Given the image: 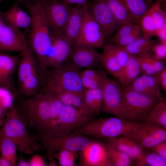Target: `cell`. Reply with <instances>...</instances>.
I'll return each mask as SVG.
<instances>
[{
	"label": "cell",
	"mask_w": 166,
	"mask_h": 166,
	"mask_svg": "<svg viewBox=\"0 0 166 166\" xmlns=\"http://www.w3.org/2000/svg\"><path fill=\"white\" fill-rule=\"evenodd\" d=\"M26 6L31 18L28 47L44 69L52 43L53 33L45 17L41 0Z\"/></svg>",
	"instance_id": "1"
},
{
	"label": "cell",
	"mask_w": 166,
	"mask_h": 166,
	"mask_svg": "<svg viewBox=\"0 0 166 166\" xmlns=\"http://www.w3.org/2000/svg\"><path fill=\"white\" fill-rule=\"evenodd\" d=\"M80 71L69 61L46 71L42 90L52 95L69 92L83 96L85 89L81 79Z\"/></svg>",
	"instance_id": "2"
},
{
	"label": "cell",
	"mask_w": 166,
	"mask_h": 166,
	"mask_svg": "<svg viewBox=\"0 0 166 166\" xmlns=\"http://www.w3.org/2000/svg\"><path fill=\"white\" fill-rule=\"evenodd\" d=\"M5 116L0 133L11 139L18 150L29 155L44 149L38 141L37 137L29 134L24 120L14 106L8 110Z\"/></svg>",
	"instance_id": "3"
},
{
	"label": "cell",
	"mask_w": 166,
	"mask_h": 166,
	"mask_svg": "<svg viewBox=\"0 0 166 166\" xmlns=\"http://www.w3.org/2000/svg\"><path fill=\"white\" fill-rule=\"evenodd\" d=\"M18 65V81L20 93L29 97L40 92L47 70L40 65L29 47L21 53Z\"/></svg>",
	"instance_id": "4"
},
{
	"label": "cell",
	"mask_w": 166,
	"mask_h": 166,
	"mask_svg": "<svg viewBox=\"0 0 166 166\" xmlns=\"http://www.w3.org/2000/svg\"><path fill=\"white\" fill-rule=\"evenodd\" d=\"M23 100L20 110L26 117L29 126L36 130L39 136L45 135L50 120V106L48 94L41 90Z\"/></svg>",
	"instance_id": "5"
},
{
	"label": "cell",
	"mask_w": 166,
	"mask_h": 166,
	"mask_svg": "<svg viewBox=\"0 0 166 166\" xmlns=\"http://www.w3.org/2000/svg\"><path fill=\"white\" fill-rule=\"evenodd\" d=\"M136 124L114 116L91 120L73 131L88 137L97 138L128 136L132 133Z\"/></svg>",
	"instance_id": "6"
},
{
	"label": "cell",
	"mask_w": 166,
	"mask_h": 166,
	"mask_svg": "<svg viewBox=\"0 0 166 166\" xmlns=\"http://www.w3.org/2000/svg\"><path fill=\"white\" fill-rule=\"evenodd\" d=\"M162 98L140 93L127 86L123 87L121 118L135 123L145 121L154 105Z\"/></svg>",
	"instance_id": "7"
},
{
	"label": "cell",
	"mask_w": 166,
	"mask_h": 166,
	"mask_svg": "<svg viewBox=\"0 0 166 166\" xmlns=\"http://www.w3.org/2000/svg\"><path fill=\"white\" fill-rule=\"evenodd\" d=\"M37 138L46 151L49 164L55 163L53 154L61 149H67L78 152L83 150L93 140L76 131L56 136H39Z\"/></svg>",
	"instance_id": "8"
},
{
	"label": "cell",
	"mask_w": 166,
	"mask_h": 166,
	"mask_svg": "<svg viewBox=\"0 0 166 166\" xmlns=\"http://www.w3.org/2000/svg\"><path fill=\"white\" fill-rule=\"evenodd\" d=\"M100 88L102 96L101 112L121 118L122 87L103 71Z\"/></svg>",
	"instance_id": "9"
},
{
	"label": "cell",
	"mask_w": 166,
	"mask_h": 166,
	"mask_svg": "<svg viewBox=\"0 0 166 166\" xmlns=\"http://www.w3.org/2000/svg\"><path fill=\"white\" fill-rule=\"evenodd\" d=\"M143 149L152 147L166 140V130L153 123L144 121L136 123L132 131L128 136Z\"/></svg>",
	"instance_id": "10"
},
{
	"label": "cell",
	"mask_w": 166,
	"mask_h": 166,
	"mask_svg": "<svg viewBox=\"0 0 166 166\" xmlns=\"http://www.w3.org/2000/svg\"><path fill=\"white\" fill-rule=\"evenodd\" d=\"M41 2L53 33L64 35L70 9L67 5L59 0H41Z\"/></svg>",
	"instance_id": "11"
},
{
	"label": "cell",
	"mask_w": 166,
	"mask_h": 166,
	"mask_svg": "<svg viewBox=\"0 0 166 166\" xmlns=\"http://www.w3.org/2000/svg\"><path fill=\"white\" fill-rule=\"evenodd\" d=\"M105 38L100 27L89 13L87 5L82 25L73 44L100 48L103 46Z\"/></svg>",
	"instance_id": "12"
},
{
	"label": "cell",
	"mask_w": 166,
	"mask_h": 166,
	"mask_svg": "<svg viewBox=\"0 0 166 166\" xmlns=\"http://www.w3.org/2000/svg\"><path fill=\"white\" fill-rule=\"evenodd\" d=\"M87 6L89 13L100 27L105 38L117 30L121 24L104 0H93Z\"/></svg>",
	"instance_id": "13"
},
{
	"label": "cell",
	"mask_w": 166,
	"mask_h": 166,
	"mask_svg": "<svg viewBox=\"0 0 166 166\" xmlns=\"http://www.w3.org/2000/svg\"><path fill=\"white\" fill-rule=\"evenodd\" d=\"M162 0H157L140 18L139 22L143 37L151 38L166 26V15L161 7Z\"/></svg>",
	"instance_id": "14"
},
{
	"label": "cell",
	"mask_w": 166,
	"mask_h": 166,
	"mask_svg": "<svg viewBox=\"0 0 166 166\" xmlns=\"http://www.w3.org/2000/svg\"><path fill=\"white\" fill-rule=\"evenodd\" d=\"M91 120V117L72 107L63 105L57 118L56 134L54 136L70 133Z\"/></svg>",
	"instance_id": "15"
},
{
	"label": "cell",
	"mask_w": 166,
	"mask_h": 166,
	"mask_svg": "<svg viewBox=\"0 0 166 166\" xmlns=\"http://www.w3.org/2000/svg\"><path fill=\"white\" fill-rule=\"evenodd\" d=\"M53 35L52 44L44 65L46 70L59 66L67 62L73 45L67 41L63 34Z\"/></svg>",
	"instance_id": "16"
},
{
	"label": "cell",
	"mask_w": 166,
	"mask_h": 166,
	"mask_svg": "<svg viewBox=\"0 0 166 166\" xmlns=\"http://www.w3.org/2000/svg\"><path fill=\"white\" fill-rule=\"evenodd\" d=\"M28 47V38L20 29L5 23L0 34V52L21 53Z\"/></svg>",
	"instance_id": "17"
},
{
	"label": "cell",
	"mask_w": 166,
	"mask_h": 166,
	"mask_svg": "<svg viewBox=\"0 0 166 166\" xmlns=\"http://www.w3.org/2000/svg\"><path fill=\"white\" fill-rule=\"evenodd\" d=\"M79 163L82 166H112L105 144L93 140L79 152Z\"/></svg>",
	"instance_id": "18"
},
{
	"label": "cell",
	"mask_w": 166,
	"mask_h": 166,
	"mask_svg": "<svg viewBox=\"0 0 166 166\" xmlns=\"http://www.w3.org/2000/svg\"><path fill=\"white\" fill-rule=\"evenodd\" d=\"M92 47L73 44L69 56V62L80 68H92L100 63L101 54Z\"/></svg>",
	"instance_id": "19"
},
{
	"label": "cell",
	"mask_w": 166,
	"mask_h": 166,
	"mask_svg": "<svg viewBox=\"0 0 166 166\" xmlns=\"http://www.w3.org/2000/svg\"><path fill=\"white\" fill-rule=\"evenodd\" d=\"M87 5H76L69 9L64 36L67 41L73 45L82 25L85 8Z\"/></svg>",
	"instance_id": "20"
},
{
	"label": "cell",
	"mask_w": 166,
	"mask_h": 166,
	"mask_svg": "<svg viewBox=\"0 0 166 166\" xmlns=\"http://www.w3.org/2000/svg\"><path fill=\"white\" fill-rule=\"evenodd\" d=\"M160 85L158 74H141L126 86L140 93L161 98L163 97L160 89Z\"/></svg>",
	"instance_id": "21"
},
{
	"label": "cell",
	"mask_w": 166,
	"mask_h": 166,
	"mask_svg": "<svg viewBox=\"0 0 166 166\" xmlns=\"http://www.w3.org/2000/svg\"><path fill=\"white\" fill-rule=\"evenodd\" d=\"M1 13L5 22L21 29L30 28L31 18L29 13L22 9L18 2L14 3L6 11Z\"/></svg>",
	"instance_id": "22"
},
{
	"label": "cell",
	"mask_w": 166,
	"mask_h": 166,
	"mask_svg": "<svg viewBox=\"0 0 166 166\" xmlns=\"http://www.w3.org/2000/svg\"><path fill=\"white\" fill-rule=\"evenodd\" d=\"M107 143L123 152L136 162L144 153V149L135 141L126 136L107 138Z\"/></svg>",
	"instance_id": "23"
},
{
	"label": "cell",
	"mask_w": 166,
	"mask_h": 166,
	"mask_svg": "<svg viewBox=\"0 0 166 166\" xmlns=\"http://www.w3.org/2000/svg\"><path fill=\"white\" fill-rule=\"evenodd\" d=\"M20 56L0 53V84L10 90V78L18 65Z\"/></svg>",
	"instance_id": "24"
},
{
	"label": "cell",
	"mask_w": 166,
	"mask_h": 166,
	"mask_svg": "<svg viewBox=\"0 0 166 166\" xmlns=\"http://www.w3.org/2000/svg\"><path fill=\"white\" fill-rule=\"evenodd\" d=\"M53 95L58 98L64 105L72 107L89 117H92L93 116L85 105L83 96L69 92H61Z\"/></svg>",
	"instance_id": "25"
},
{
	"label": "cell",
	"mask_w": 166,
	"mask_h": 166,
	"mask_svg": "<svg viewBox=\"0 0 166 166\" xmlns=\"http://www.w3.org/2000/svg\"><path fill=\"white\" fill-rule=\"evenodd\" d=\"M141 73L138 58L131 55L117 78L123 87L129 85Z\"/></svg>",
	"instance_id": "26"
},
{
	"label": "cell",
	"mask_w": 166,
	"mask_h": 166,
	"mask_svg": "<svg viewBox=\"0 0 166 166\" xmlns=\"http://www.w3.org/2000/svg\"><path fill=\"white\" fill-rule=\"evenodd\" d=\"M155 43L151 38L140 36L131 43L123 47L131 55L141 57L151 55L152 48Z\"/></svg>",
	"instance_id": "27"
},
{
	"label": "cell",
	"mask_w": 166,
	"mask_h": 166,
	"mask_svg": "<svg viewBox=\"0 0 166 166\" xmlns=\"http://www.w3.org/2000/svg\"><path fill=\"white\" fill-rule=\"evenodd\" d=\"M83 98L86 106L93 115L100 114L102 106V96L100 88L85 89Z\"/></svg>",
	"instance_id": "28"
},
{
	"label": "cell",
	"mask_w": 166,
	"mask_h": 166,
	"mask_svg": "<svg viewBox=\"0 0 166 166\" xmlns=\"http://www.w3.org/2000/svg\"><path fill=\"white\" fill-rule=\"evenodd\" d=\"M145 121L166 129V102L164 99L159 100L154 105Z\"/></svg>",
	"instance_id": "29"
},
{
	"label": "cell",
	"mask_w": 166,
	"mask_h": 166,
	"mask_svg": "<svg viewBox=\"0 0 166 166\" xmlns=\"http://www.w3.org/2000/svg\"><path fill=\"white\" fill-rule=\"evenodd\" d=\"M103 48L101 54L100 63L108 73L117 78L122 68L113 54L105 46Z\"/></svg>",
	"instance_id": "30"
},
{
	"label": "cell",
	"mask_w": 166,
	"mask_h": 166,
	"mask_svg": "<svg viewBox=\"0 0 166 166\" xmlns=\"http://www.w3.org/2000/svg\"><path fill=\"white\" fill-rule=\"evenodd\" d=\"M17 146L10 138L0 133L1 156L7 160L12 166L17 165Z\"/></svg>",
	"instance_id": "31"
},
{
	"label": "cell",
	"mask_w": 166,
	"mask_h": 166,
	"mask_svg": "<svg viewBox=\"0 0 166 166\" xmlns=\"http://www.w3.org/2000/svg\"><path fill=\"white\" fill-rule=\"evenodd\" d=\"M132 19L139 24L142 17L148 10L149 6L148 2L144 0H122Z\"/></svg>",
	"instance_id": "32"
},
{
	"label": "cell",
	"mask_w": 166,
	"mask_h": 166,
	"mask_svg": "<svg viewBox=\"0 0 166 166\" xmlns=\"http://www.w3.org/2000/svg\"><path fill=\"white\" fill-rule=\"evenodd\" d=\"M104 0L121 24L128 22H134L122 0Z\"/></svg>",
	"instance_id": "33"
},
{
	"label": "cell",
	"mask_w": 166,
	"mask_h": 166,
	"mask_svg": "<svg viewBox=\"0 0 166 166\" xmlns=\"http://www.w3.org/2000/svg\"><path fill=\"white\" fill-rule=\"evenodd\" d=\"M105 145L112 166H130L132 164V160L126 154L107 142Z\"/></svg>",
	"instance_id": "34"
},
{
	"label": "cell",
	"mask_w": 166,
	"mask_h": 166,
	"mask_svg": "<svg viewBox=\"0 0 166 166\" xmlns=\"http://www.w3.org/2000/svg\"><path fill=\"white\" fill-rule=\"evenodd\" d=\"M77 152L67 149H61L53 154L60 166H74Z\"/></svg>",
	"instance_id": "35"
},
{
	"label": "cell",
	"mask_w": 166,
	"mask_h": 166,
	"mask_svg": "<svg viewBox=\"0 0 166 166\" xmlns=\"http://www.w3.org/2000/svg\"><path fill=\"white\" fill-rule=\"evenodd\" d=\"M136 163L137 165L139 166L146 165L151 166H166V160L153 152L147 153L144 152Z\"/></svg>",
	"instance_id": "36"
},
{
	"label": "cell",
	"mask_w": 166,
	"mask_h": 166,
	"mask_svg": "<svg viewBox=\"0 0 166 166\" xmlns=\"http://www.w3.org/2000/svg\"><path fill=\"white\" fill-rule=\"evenodd\" d=\"M114 55L122 69L127 63L131 55L123 47L111 43L105 45Z\"/></svg>",
	"instance_id": "37"
},
{
	"label": "cell",
	"mask_w": 166,
	"mask_h": 166,
	"mask_svg": "<svg viewBox=\"0 0 166 166\" xmlns=\"http://www.w3.org/2000/svg\"><path fill=\"white\" fill-rule=\"evenodd\" d=\"M139 26V24L133 22H128L121 24L116 34L110 39V43H112L117 39L130 34Z\"/></svg>",
	"instance_id": "38"
},
{
	"label": "cell",
	"mask_w": 166,
	"mask_h": 166,
	"mask_svg": "<svg viewBox=\"0 0 166 166\" xmlns=\"http://www.w3.org/2000/svg\"><path fill=\"white\" fill-rule=\"evenodd\" d=\"M14 98L10 90L0 86V102L6 111L14 106Z\"/></svg>",
	"instance_id": "39"
},
{
	"label": "cell",
	"mask_w": 166,
	"mask_h": 166,
	"mask_svg": "<svg viewBox=\"0 0 166 166\" xmlns=\"http://www.w3.org/2000/svg\"><path fill=\"white\" fill-rule=\"evenodd\" d=\"M141 32V30L139 26L130 34L118 39L111 44L121 46L125 47L131 43L140 36Z\"/></svg>",
	"instance_id": "40"
},
{
	"label": "cell",
	"mask_w": 166,
	"mask_h": 166,
	"mask_svg": "<svg viewBox=\"0 0 166 166\" xmlns=\"http://www.w3.org/2000/svg\"><path fill=\"white\" fill-rule=\"evenodd\" d=\"M151 55L154 58L160 61L166 58V43H155L151 50Z\"/></svg>",
	"instance_id": "41"
},
{
	"label": "cell",
	"mask_w": 166,
	"mask_h": 166,
	"mask_svg": "<svg viewBox=\"0 0 166 166\" xmlns=\"http://www.w3.org/2000/svg\"><path fill=\"white\" fill-rule=\"evenodd\" d=\"M80 77L82 85L85 89H94L100 88L102 80L99 81L81 75Z\"/></svg>",
	"instance_id": "42"
},
{
	"label": "cell",
	"mask_w": 166,
	"mask_h": 166,
	"mask_svg": "<svg viewBox=\"0 0 166 166\" xmlns=\"http://www.w3.org/2000/svg\"><path fill=\"white\" fill-rule=\"evenodd\" d=\"M150 149L153 152L166 160V140L157 144Z\"/></svg>",
	"instance_id": "43"
},
{
	"label": "cell",
	"mask_w": 166,
	"mask_h": 166,
	"mask_svg": "<svg viewBox=\"0 0 166 166\" xmlns=\"http://www.w3.org/2000/svg\"><path fill=\"white\" fill-rule=\"evenodd\" d=\"M149 59L151 66L154 69L157 74H159L164 68L162 61L154 58L151 55L149 56Z\"/></svg>",
	"instance_id": "44"
},
{
	"label": "cell",
	"mask_w": 166,
	"mask_h": 166,
	"mask_svg": "<svg viewBox=\"0 0 166 166\" xmlns=\"http://www.w3.org/2000/svg\"><path fill=\"white\" fill-rule=\"evenodd\" d=\"M30 166H46L43 158L39 155L33 156L29 161Z\"/></svg>",
	"instance_id": "45"
},
{
	"label": "cell",
	"mask_w": 166,
	"mask_h": 166,
	"mask_svg": "<svg viewBox=\"0 0 166 166\" xmlns=\"http://www.w3.org/2000/svg\"><path fill=\"white\" fill-rule=\"evenodd\" d=\"M160 84L163 90L166 91V69L164 68L158 74Z\"/></svg>",
	"instance_id": "46"
},
{
	"label": "cell",
	"mask_w": 166,
	"mask_h": 166,
	"mask_svg": "<svg viewBox=\"0 0 166 166\" xmlns=\"http://www.w3.org/2000/svg\"><path fill=\"white\" fill-rule=\"evenodd\" d=\"M64 3L68 4H76V5L84 6L87 4L88 0H61Z\"/></svg>",
	"instance_id": "47"
},
{
	"label": "cell",
	"mask_w": 166,
	"mask_h": 166,
	"mask_svg": "<svg viewBox=\"0 0 166 166\" xmlns=\"http://www.w3.org/2000/svg\"><path fill=\"white\" fill-rule=\"evenodd\" d=\"M156 36L159 38L160 42L166 43V26L160 30Z\"/></svg>",
	"instance_id": "48"
},
{
	"label": "cell",
	"mask_w": 166,
	"mask_h": 166,
	"mask_svg": "<svg viewBox=\"0 0 166 166\" xmlns=\"http://www.w3.org/2000/svg\"><path fill=\"white\" fill-rule=\"evenodd\" d=\"M0 166H12L10 163L6 159L0 156Z\"/></svg>",
	"instance_id": "49"
},
{
	"label": "cell",
	"mask_w": 166,
	"mask_h": 166,
	"mask_svg": "<svg viewBox=\"0 0 166 166\" xmlns=\"http://www.w3.org/2000/svg\"><path fill=\"white\" fill-rule=\"evenodd\" d=\"M17 165L19 166H30L29 161H27L22 158H21Z\"/></svg>",
	"instance_id": "50"
},
{
	"label": "cell",
	"mask_w": 166,
	"mask_h": 166,
	"mask_svg": "<svg viewBox=\"0 0 166 166\" xmlns=\"http://www.w3.org/2000/svg\"><path fill=\"white\" fill-rule=\"evenodd\" d=\"M6 111L0 102V119L4 118Z\"/></svg>",
	"instance_id": "51"
},
{
	"label": "cell",
	"mask_w": 166,
	"mask_h": 166,
	"mask_svg": "<svg viewBox=\"0 0 166 166\" xmlns=\"http://www.w3.org/2000/svg\"><path fill=\"white\" fill-rule=\"evenodd\" d=\"M5 23V22L3 18L0 11V34L3 30Z\"/></svg>",
	"instance_id": "52"
},
{
	"label": "cell",
	"mask_w": 166,
	"mask_h": 166,
	"mask_svg": "<svg viewBox=\"0 0 166 166\" xmlns=\"http://www.w3.org/2000/svg\"><path fill=\"white\" fill-rule=\"evenodd\" d=\"M4 118L0 119V126H2L4 121Z\"/></svg>",
	"instance_id": "53"
},
{
	"label": "cell",
	"mask_w": 166,
	"mask_h": 166,
	"mask_svg": "<svg viewBox=\"0 0 166 166\" xmlns=\"http://www.w3.org/2000/svg\"><path fill=\"white\" fill-rule=\"evenodd\" d=\"M144 0L146 2H150V1H153V0Z\"/></svg>",
	"instance_id": "54"
},
{
	"label": "cell",
	"mask_w": 166,
	"mask_h": 166,
	"mask_svg": "<svg viewBox=\"0 0 166 166\" xmlns=\"http://www.w3.org/2000/svg\"><path fill=\"white\" fill-rule=\"evenodd\" d=\"M29 0V1H33V0L34 1V2L35 1H36V0Z\"/></svg>",
	"instance_id": "55"
},
{
	"label": "cell",
	"mask_w": 166,
	"mask_h": 166,
	"mask_svg": "<svg viewBox=\"0 0 166 166\" xmlns=\"http://www.w3.org/2000/svg\"><path fill=\"white\" fill-rule=\"evenodd\" d=\"M3 0H0V3L2 1H3Z\"/></svg>",
	"instance_id": "56"
},
{
	"label": "cell",
	"mask_w": 166,
	"mask_h": 166,
	"mask_svg": "<svg viewBox=\"0 0 166 166\" xmlns=\"http://www.w3.org/2000/svg\"><path fill=\"white\" fill-rule=\"evenodd\" d=\"M0 86H1L0 84Z\"/></svg>",
	"instance_id": "57"
}]
</instances>
